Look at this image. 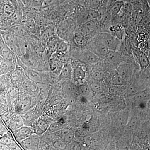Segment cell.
I'll list each match as a JSON object with an SVG mask.
<instances>
[{
    "mask_svg": "<svg viewBox=\"0 0 150 150\" xmlns=\"http://www.w3.org/2000/svg\"><path fill=\"white\" fill-rule=\"evenodd\" d=\"M141 122L137 112L132 110L131 115H130L129 121L125 129L129 134H134L139 128Z\"/></svg>",
    "mask_w": 150,
    "mask_h": 150,
    "instance_id": "2e32d148",
    "label": "cell"
},
{
    "mask_svg": "<svg viewBox=\"0 0 150 150\" xmlns=\"http://www.w3.org/2000/svg\"><path fill=\"white\" fill-rule=\"evenodd\" d=\"M14 112H13L12 110H9L6 112H4L0 115V117L2 120L5 123L6 126L8 124L9 121L10 120L11 117Z\"/></svg>",
    "mask_w": 150,
    "mask_h": 150,
    "instance_id": "7bdbcfd3",
    "label": "cell"
},
{
    "mask_svg": "<svg viewBox=\"0 0 150 150\" xmlns=\"http://www.w3.org/2000/svg\"><path fill=\"white\" fill-rule=\"evenodd\" d=\"M14 142V141L12 137L9 132L3 135L2 137H0V144L6 146L8 148Z\"/></svg>",
    "mask_w": 150,
    "mask_h": 150,
    "instance_id": "74e56055",
    "label": "cell"
},
{
    "mask_svg": "<svg viewBox=\"0 0 150 150\" xmlns=\"http://www.w3.org/2000/svg\"><path fill=\"white\" fill-rule=\"evenodd\" d=\"M104 60L116 68L119 64L125 62V57L118 51L109 50Z\"/></svg>",
    "mask_w": 150,
    "mask_h": 150,
    "instance_id": "ac0fdd59",
    "label": "cell"
},
{
    "mask_svg": "<svg viewBox=\"0 0 150 150\" xmlns=\"http://www.w3.org/2000/svg\"><path fill=\"white\" fill-rule=\"evenodd\" d=\"M81 0H63L62 3H77Z\"/></svg>",
    "mask_w": 150,
    "mask_h": 150,
    "instance_id": "c3c4849f",
    "label": "cell"
},
{
    "mask_svg": "<svg viewBox=\"0 0 150 150\" xmlns=\"http://www.w3.org/2000/svg\"><path fill=\"white\" fill-rule=\"evenodd\" d=\"M104 81L108 85H128L129 84L118 74L116 69L108 72Z\"/></svg>",
    "mask_w": 150,
    "mask_h": 150,
    "instance_id": "5bb4252c",
    "label": "cell"
},
{
    "mask_svg": "<svg viewBox=\"0 0 150 150\" xmlns=\"http://www.w3.org/2000/svg\"><path fill=\"white\" fill-rule=\"evenodd\" d=\"M9 110H11L7 105L0 102V115Z\"/></svg>",
    "mask_w": 150,
    "mask_h": 150,
    "instance_id": "bcb514c9",
    "label": "cell"
},
{
    "mask_svg": "<svg viewBox=\"0 0 150 150\" xmlns=\"http://www.w3.org/2000/svg\"><path fill=\"white\" fill-rule=\"evenodd\" d=\"M23 6L28 7L40 10L43 7V0H17Z\"/></svg>",
    "mask_w": 150,
    "mask_h": 150,
    "instance_id": "1f68e13d",
    "label": "cell"
},
{
    "mask_svg": "<svg viewBox=\"0 0 150 150\" xmlns=\"http://www.w3.org/2000/svg\"><path fill=\"white\" fill-rule=\"evenodd\" d=\"M56 34L69 43L79 26L74 17H71L56 24Z\"/></svg>",
    "mask_w": 150,
    "mask_h": 150,
    "instance_id": "6da1fadb",
    "label": "cell"
},
{
    "mask_svg": "<svg viewBox=\"0 0 150 150\" xmlns=\"http://www.w3.org/2000/svg\"><path fill=\"white\" fill-rule=\"evenodd\" d=\"M7 91L11 99H16L18 96L19 93V90L16 85H13V84L8 83L7 86Z\"/></svg>",
    "mask_w": 150,
    "mask_h": 150,
    "instance_id": "e575fe53",
    "label": "cell"
},
{
    "mask_svg": "<svg viewBox=\"0 0 150 150\" xmlns=\"http://www.w3.org/2000/svg\"><path fill=\"white\" fill-rule=\"evenodd\" d=\"M86 48L102 60L105 59L109 50L96 36L90 40Z\"/></svg>",
    "mask_w": 150,
    "mask_h": 150,
    "instance_id": "52a82bcc",
    "label": "cell"
},
{
    "mask_svg": "<svg viewBox=\"0 0 150 150\" xmlns=\"http://www.w3.org/2000/svg\"><path fill=\"white\" fill-rule=\"evenodd\" d=\"M149 13L150 14V7H149Z\"/></svg>",
    "mask_w": 150,
    "mask_h": 150,
    "instance_id": "db71d44e",
    "label": "cell"
},
{
    "mask_svg": "<svg viewBox=\"0 0 150 150\" xmlns=\"http://www.w3.org/2000/svg\"><path fill=\"white\" fill-rule=\"evenodd\" d=\"M124 1L122 0H118L113 2L108 9L111 19L118 16L124 6Z\"/></svg>",
    "mask_w": 150,
    "mask_h": 150,
    "instance_id": "f546056e",
    "label": "cell"
},
{
    "mask_svg": "<svg viewBox=\"0 0 150 150\" xmlns=\"http://www.w3.org/2000/svg\"><path fill=\"white\" fill-rule=\"evenodd\" d=\"M52 122L53 120L46 116H41L38 118L32 125L34 133L41 136L48 131Z\"/></svg>",
    "mask_w": 150,
    "mask_h": 150,
    "instance_id": "30bf717a",
    "label": "cell"
},
{
    "mask_svg": "<svg viewBox=\"0 0 150 150\" xmlns=\"http://www.w3.org/2000/svg\"><path fill=\"white\" fill-rule=\"evenodd\" d=\"M26 76L23 68L16 64L15 69L10 76L11 81L12 84H16L24 81L25 77Z\"/></svg>",
    "mask_w": 150,
    "mask_h": 150,
    "instance_id": "cb8c5ba5",
    "label": "cell"
},
{
    "mask_svg": "<svg viewBox=\"0 0 150 150\" xmlns=\"http://www.w3.org/2000/svg\"><path fill=\"white\" fill-rule=\"evenodd\" d=\"M64 64V62L57 56L55 53L52 54L48 59L50 71L58 76L61 73Z\"/></svg>",
    "mask_w": 150,
    "mask_h": 150,
    "instance_id": "e0dca14e",
    "label": "cell"
},
{
    "mask_svg": "<svg viewBox=\"0 0 150 150\" xmlns=\"http://www.w3.org/2000/svg\"><path fill=\"white\" fill-rule=\"evenodd\" d=\"M128 85H112L108 86L107 90L109 94L118 96H124Z\"/></svg>",
    "mask_w": 150,
    "mask_h": 150,
    "instance_id": "4316f807",
    "label": "cell"
},
{
    "mask_svg": "<svg viewBox=\"0 0 150 150\" xmlns=\"http://www.w3.org/2000/svg\"><path fill=\"white\" fill-rule=\"evenodd\" d=\"M1 75H2V72L1 71V70H0V76H1Z\"/></svg>",
    "mask_w": 150,
    "mask_h": 150,
    "instance_id": "f5cc1de1",
    "label": "cell"
},
{
    "mask_svg": "<svg viewBox=\"0 0 150 150\" xmlns=\"http://www.w3.org/2000/svg\"><path fill=\"white\" fill-rule=\"evenodd\" d=\"M61 39V38L56 34L50 38L46 42L45 48L48 59L52 54L57 51L59 41Z\"/></svg>",
    "mask_w": 150,
    "mask_h": 150,
    "instance_id": "7402d4cb",
    "label": "cell"
},
{
    "mask_svg": "<svg viewBox=\"0 0 150 150\" xmlns=\"http://www.w3.org/2000/svg\"><path fill=\"white\" fill-rule=\"evenodd\" d=\"M81 146L79 142L72 141L68 143L66 146L67 150H80L81 149Z\"/></svg>",
    "mask_w": 150,
    "mask_h": 150,
    "instance_id": "ee69618b",
    "label": "cell"
},
{
    "mask_svg": "<svg viewBox=\"0 0 150 150\" xmlns=\"http://www.w3.org/2000/svg\"><path fill=\"white\" fill-rule=\"evenodd\" d=\"M40 142V136L33 133L19 143L24 150H39Z\"/></svg>",
    "mask_w": 150,
    "mask_h": 150,
    "instance_id": "4fadbf2b",
    "label": "cell"
},
{
    "mask_svg": "<svg viewBox=\"0 0 150 150\" xmlns=\"http://www.w3.org/2000/svg\"><path fill=\"white\" fill-rule=\"evenodd\" d=\"M0 102L8 106L11 110H12V108L13 107L11 98L7 91L0 92Z\"/></svg>",
    "mask_w": 150,
    "mask_h": 150,
    "instance_id": "836d02e7",
    "label": "cell"
},
{
    "mask_svg": "<svg viewBox=\"0 0 150 150\" xmlns=\"http://www.w3.org/2000/svg\"><path fill=\"white\" fill-rule=\"evenodd\" d=\"M0 122H2V121H1V118H0Z\"/></svg>",
    "mask_w": 150,
    "mask_h": 150,
    "instance_id": "11a10c76",
    "label": "cell"
},
{
    "mask_svg": "<svg viewBox=\"0 0 150 150\" xmlns=\"http://www.w3.org/2000/svg\"><path fill=\"white\" fill-rule=\"evenodd\" d=\"M84 142L86 146L95 147L97 146L98 140L97 137L93 134H88L84 138Z\"/></svg>",
    "mask_w": 150,
    "mask_h": 150,
    "instance_id": "8d00e7d4",
    "label": "cell"
},
{
    "mask_svg": "<svg viewBox=\"0 0 150 150\" xmlns=\"http://www.w3.org/2000/svg\"><path fill=\"white\" fill-rule=\"evenodd\" d=\"M40 40L45 47L46 42L50 38L56 34V24L51 23L40 28Z\"/></svg>",
    "mask_w": 150,
    "mask_h": 150,
    "instance_id": "ffe728a7",
    "label": "cell"
},
{
    "mask_svg": "<svg viewBox=\"0 0 150 150\" xmlns=\"http://www.w3.org/2000/svg\"><path fill=\"white\" fill-rule=\"evenodd\" d=\"M39 11L36 9L23 6L22 8V19L35 20Z\"/></svg>",
    "mask_w": 150,
    "mask_h": 150,
    "instance_id": "d6a6232c",
    "label": "cell"
},
{
    "mask_svg": "<svg viewBox=\"0 0 150 150\" xmlns=\"http://www.w3.org/2000/svg\"><path fill=\"white\" fill-rule=\"evenodd\" d=\"M133 49L132 40L126 33L125 36L121 40L118 51L124 57H129L133 56Z\"/></svg>",
    "mask_w": 150,
    "mask_h": 150,
    "instance_id": "9a60e30c",
    "label": "cell"
},
{
    "mask_svg": "<svg viewBox=\"0 0 150 150\" xmlns=\"http://www.w3.org/2000/svg\"><path fill=\"white\" fill-rule=\"evenodd\" d=\"M56 135L67 143L72 142L74 137V133L72 130L69 128H64L56 133Z\"/></svg>",
    "mask_w": 150,
    "mask_h": 150,
    "instance_id": "83f0119b",
    "label": "cell"
},
{
    "mask_svg": "<svg viewBox=\"0 0 150 150\" xmlns=\"http://www.w3.org/2000/svg\"><path fill=\"white\" fill-rule=\"evenodd\" d=\"M13 133L17 142H21L34 133L32 126H24L13 131Z\"/></svg>",
    "mask_w": 150,
    "mask_h": 150,
    "instance_id": "d6986e66",
    "label": "cell"
},
{
    "mask_svg": "<svg viewBox=\"0 0 150 150\" xmlns=\"http://www.w3.org/2000/svg\"><path fill=\"white\" fill-rule=\"evenodd\" d=\"M147 107L148 108H149L150 109V100L148 101L147 103Z\"/></svg>",
    "mask_w": 150,
    "mask_h": 150,
    "instance_id": "f907efd6",
    "label": "cell"
},
{
    "mask_svg": "<svg viewBox=\"0 0 150 150\" xmlns=\"http://www.w3.org/2000/svg\"><path fill=\"white\" fill-rule=\"evenodd\" d=\"M71 62L74 83L76 85L84 83L89 77V66L75 59H71Z\"/></svg>",
    "mask_w": 150,
    "mask_h": 150,
    "instance_id": "7a4b0ae2",
    "label": "cell"
},
{
    "mask_svg": "<svg viewBox=\"0 0 150 150\" xmlns=\"http://www.w3.org/2000/svg\"><path fill=\"white\" fill-rule=\"evenodd\" d=\"M8 132V130L4 125L3 122H0V137H2L3 135L7 134Z\"/></svg>",
    "mask_w": 150,
    "mask_h": 150,
    "instance_id": "f6af8a7d",
    "label": "cell"
},
{
    "mask_svg": "<svg viewBox=\"0 0 150 150\" xmlns=\"http://www.w3.org/2000/svg\"><path fill=\"white\" fill-rule=\"evenodd\" d=\"M63 0H43L42 8H50L55 7L62 4Z\"/></svg>",
    "mask_w": 150,
    "mask_h": 150,
    "instance_id": "ab89813d",
    "label": "cell"
},
{
    "mask_svg": "<svg viewBox=\"0 0 150 150\" xmlns=\"http://www.w3.org/2000/svg\"><path fill=\"white\" fill-rule=\"evenodd\" d=\"M90 40V38L88 36L78 29L73 36L71 41L69 43L71 50L86 48V46Z\"/></svg>",
    "mask_w": 150,
    "mask_h": 150,
    "instance_id": "9c48e42d",
    "label": "cell"
},
{
    "mask_svg": "<svg viewBox=\"0 0 150 150\" xmlns=\"http://www.w3.org/2000/svg\"><path fill=\"white\" fill-rule=\"evenodd\" d=\"M78 86V92L80 96L87 98L91 93V90L90 86L83 83Z\"/></svg>",
    "mask_w": 150,
    "mask_h": 150,
    "instance_id": "d590c367",
    "label": "cell"
},
{
    "mask_svg": "<svg viewBox=\"0 0 150 150\" xmlns=\"http://www.w3.org/2000/svg\"><path fill=\"white\" fill-rule=\"evenodd\" d=\"M0 57L8 62L16 64V55L4 42L0 43Z\"/></svg>",
    "mask_w": 150,
    "mask_h": 150,
    "instance_id": "44dd1931",
    "label": "cell"
},
{
    "mask_svg": "<svg viewBox=\"0 0 150 150\" xmlns=\"http://www.w3.org/2000/svg\"><path fill=\"white\" fill-rule=\"evenodd\" d=\"M56 133H53L49 131H46L43 135H41L40 140L46 143L49 144L52 142L56 138Z\"/></svg>",
    "mask_w": 150,
    "mask_h": 150,
    "instance_id": "f35d334b",
    "label": "cell"
},
{
    "mask_svg": "<svg viewBox=\"0 0 150 150\" xmlns=\"http://www.w3.org/2000/svg\"><path fill=\"white\" fill-rule=\"evenodd\" d=\"M64 128V123H61L59 121L53 122L50 124L48 130L53 133H56Z\"/></svg>",
    "mask_w": 150,
    "mask_h": 150,
    "instance_id": "b9f144b4",
    "label": "cell"
},
{
    "mask_svg": "<svg viewBox=\"0 0 150 150\" xmlns=\"http://www.w3.org/2000/svg\"><path fill=\"white\" fill-rule=\"evenodd\" d=\"M139 70H140L139 67L136 62H123L117 66L116 68L118 74L129 83L134 74Z\"/></svg>",
    "mask_w": 150,
    "mask_h": 150,
    "instance_id": "277c9868",
    "label": "cell"
},
{
    "mask_svg": "<svg viewBox=\"0 0 150 150\" xmlns=\"http://www.w3.org/2000/svg\"><path fill=\"white\" fill-rule=\"evenodd\" d=\"M125 98L129 107L141 101L148 102L150 100V88H147L134 95Z\"/></svg>",
    "mask_w": 150,
    "mask_h": 150,
    "instance_id": "8fae6325",
    "label": "cell"
},
{
    "mask_svg": "<svg viewBox=\"0 0 150 150\" xmlns=\"http://www.w3.org/2000/svg\"><path fill=\"white\" fill-rule=\"evenodd\" d=\"M133 54L134 59L139 67L140 70L145 69L150 64V59L144 51L133 46Z\"/></svg>",
    "mask_w": 150,
    "mask_h": 150,
    "instance_id": "7c38bea8",
    "label": "cell"
},
{
    "mask_svg": "<svg viewBox=\"0 0 150 150\" xmlns=\"http://www.w3.org/2000/svg\"><path fill=\"white\" fill-rule=\"evenodd\" d=\"M10 150H21V148L15 142H14L9 147Z\"/></svg>",
    "mask_w": 150,
    "mask_h": 150,
    "instance_id": "7dc6e473",
    "label": "cell"
},
{
    "mask_svg": "<svg viewBox=\"0 0 150 150\" xmlns=\"http://www.w3.org/2000/svg\"><path fill=\"white\" fill-rule=\"evenodd\" d=\"M36 115V109L33 108L21 115L23 120L24 125L32 127L33 124L38 118Z\"/></svg>",
    "mask_w": 150,
    "mask_h": 150,
    "instance_id": "484cf974",
    "label": "cell"
},
{
    "mask_svg": "<svg viewBox=\"0 0 150 150\" xmlns=\"http://www.w3.org/2000/svg\"><path fill=\"white\" fill-rule=\"evenodd\" d=\"M71 60L67 61L64 64V66L59 76V79L60 80L69 81L72 79V67L71 64Z\"/></svg>",
    "mask_w": 150,
    "mask_h": 150,
    "instance_id": "603a6c76",
    "label": "cell"
},
{
    "mask_svg": "<svg viewBox=\"0 0 150 150\" xmlns=\"http://www.w3.org/2000/svg\"><path fill=\"white\" fill-rule=\"evenodd\" d=\"M130 110L131 109L128 108L117 114L116 122L118 126L120 127H125L126 126L130 117Z\"/></svg>",
    "mask_w": 150,
    "mask_h": 150,
    "instance_id": "f1b7e54d",
    "label": "cell"
},
{
    "mask_svg": "<svg viewBox=\"0 0 150 150\" xmlns=\"http://www.w3.org/2000/svg\"><path fill=\"white\" fill-rule=\"evenodd\" d=\"M53 147L57 149H66L67 143L61 138H56L52 142Z\"/></svg>",
    "mask_w": 150,
    "mask_h": 150,
    "instance_id": "60d3db41",
    "label": "cell"
},
{
    "mask_svg": "<svg viewBox=\"0 0 150 150\" xmlns=\"http://www.w3.org/2000/svg\"><path fill=\"white\" fill-rule=\"evenodd\" d=\"M148 4L150 7V0H147Z\"/></svg>",
    "mask_w": 150,
    "mask_h": 150,
    "instance_id": "816d5d0a",
    "label": "cell"
},
{
    "mask_svg": "<svg viewBox=\"0 0 150 150\" xmlns=\"http://www.w3.org/2000/svg\"><path fill=\"white\" fill-rule=\"evenodd\" d=\"M70 56L71 59L79 60L88 66L95 64L103 60L87 48L71 50Z\"/></svg>",
    "mask_w": 150,
    "mask_h": 150,
    "instance_id": "3957f363",
    "label": "cell"
},
{
    "mask_svg": "<svg viewBox=\"0 0 150 150\" xmlns=\"http://www.w3.org/2000/svg\"><path fill=\"white\" fill-rule=\"evenodd\" d=\"M91 91L97 95H105V87L102 82L93 81L90 85Z\"/></svg>",
    "mask_w": 150,
    "mask_h": 150,
    "instance_id": "4dcf8cb0",
    "label": "cell"
},
{
    "mask_svg": "<svg viewBox=\"0 0 150 150\" xmlns=\"http://www.w3.org/2000/svg\"><path fill=\"white\" fill-rule=\"evenodd\" d=\"M91 39L100 32H103V27L97 19L95 18L81 25L78 28Z\"/></svg>",
    "mask_w": 150,
    "mask_h": 150,
    "instance_id": "5b68a950",
    "label": "cell"
},
{
    "mask_svg": "<svg viewBox=\"0 0 150 150\" xmlns=\"http://www.w3.org/2000/svg\"><path fill=\"white\" fill-rule=\"evenodd\" d=\"M24 125L21 115L18 113H14L6 126L11 131H13Z\"/></svg>",
    "mask_w": 150,
    "mask_h": 150,
    "instance_id": "d4e9b609",
    "label": "cell"
},
{
    "mask_svg": "<svg viewBox=\"0 0 150 150\" xmlns=\"http://www.w3.org/2000/svg\"><path fill=\"white\" fill-rule=\"evenodd\" d=\"M13 108L17 113L21 115L31 109L33 107L32 100L27 96H18L15 100Z\"/></svg>",
    "mask_w": 150,
    "mask_h": 150,
    "instance_id": "ba28073f",
    "label": "cell"
},
{
    "mask_svg": "<svg viewBox=\"0 0 150 150\" xmlns=\"http://www.w3.org/2000/svg\"><path fill=\"white\" fill-rule=\"evenodd\" d=\"M148 149H150V133L149 135V138H148Z\"/></svg>",
    "mask_w": 150,
    "mask_h": 150,
    "instance_id": "681fc988",
    "label": "cell"
},
{
    "mask_svg": "<svg viewBox=\"0 0 150 150\" xmlns=\"http://www.w3.org/2000/svg\"><path fill=\"white\" fill-rule=\"evenodd\" d=\"M96 37L109 50L118 51L121 40L108 32H100Z\"/></svg>",
    "mask_w": 150,
    "mask_h": 150,
    "instance_id": "8992f818",
    "label": "cell"
}]
</instances>
